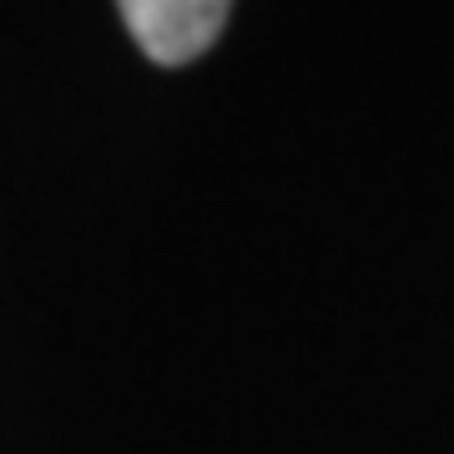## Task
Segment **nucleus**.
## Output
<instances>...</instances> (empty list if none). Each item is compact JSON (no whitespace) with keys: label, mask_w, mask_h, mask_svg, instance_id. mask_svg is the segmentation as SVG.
Returning a JSON list of instances; mask_svg holds the SVG:
<instances>
[{"label":"nucleus","mask_w":454,"mask_h":454,"mask_svg":"<svg viewBox=\"0 0 454 454\" xmlns=\"http://www.w3.org/2000/svg\"><path fill=\"white\" fill-rule=\"evenodd\" d=\"M116 11L157 66H187L223 35L232 0H116Z\"/></svg>","instance_id":"1"}]
</instances>
